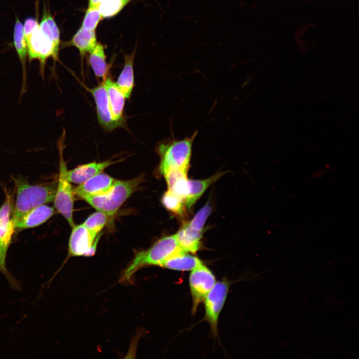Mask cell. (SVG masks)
Returning a JSON list of instances; mask_svg holds the SVG:
<instances>
[{"label":"cell","mask_w":359,"mask_h":359,"mask_svg":"<svg viewBox=\"0 0 359 359\" xmlns=\"http://www.w3.org/2000/svg\"><path fill=\"white\" fill-rule=\"evenodd\" d=\"M102 0H88V6H97Z\"/></svg>","instance_id":"83f0119b"},{"label":"cell","mask_w":359,"mask_h":359,"mask_svg":"<svg viewBox=\"0 0 359 359\" xmlns=\"http://www.w3.org/2000/svg\"><path fill=\"white\" fill-rule=\"evenodd\" d=\"M103 82L107 91L109 103L114 120L125 125L123 112L126 98L116 82L111 78L107 77L103 80Z\"/></svg>","instance_id":"9a60e30c"},{"label":"cell","mask_w":359,"mask_h":359,"mask_svg":"<svg viewBox=\"0 0 359 359\" xmlns=\"http://www.w3.org/2000/svg\"><path fill=\"white\" fill-rule=\"evenodd\" d=\"M211 211V206L206 204L197 212L191 220L187 221L189 226L194 230L203 231L205 221Z\"/></svg>","instance_id":"484cf974"},{"label":"cell","mask_w":359,"mask_h":359,"mask_svg":"<svg viewBox=\"0 0 359 359\" xmlns=\"http://www.w3.org/2000/svg\"><path fill=\"white\" fill-rule=\"evenodd\" d=\"M97 42L95 30H88L80 27L70 40L61 45L62 48L75 47L82 57L92 51Z\"/></svg>","instance_id":"e0dca14e"},{"label":"cell","mask_w":359,"mask_h":359,"mask_svg":"<svg viewBox=\"0 0 359 359\" xmlns=\"http://www.w3.org/2000/svg\"><path fill=\"white\" fill-rule=\"evenodd\" d=\"M223 174V173H218L203 180H188L189 188L185 199L186 207L190 209L206 189Z\"/></svg>","instance_id":"ffe728a7"},{"label":"cell","mask_w":359,"mask_h":359,"mask_svg":"<svg viewBox=\"0 0 359 359\" xmlns=\"http://www.w3.org/2000/svg\"><path fill=\"white\" fill-rule=\"evenodd\" d=\"M202 263L197 257L182 253L171 257L164 261L160 267L181 271L193 270Z\"/></svg>","instance_id":"44dd1931"},{"label":"cell","mask_w":359,"mask_h":359,"mask_svg":"<svg viewBox=\"0 0 359 359\" xmlns=\"http://www.w3.org/2000/svg\"><path fill=\"white\" fill-rule=\"evenodd\" d=\"M191 271L189 283L192 299V313L194 314L215 284L216 280L212 272L202 262Z\"/></svg>","instance_id":"8992f818"},{"label":"cell","mask_w":359,"mask_h":359,"mask_svg":"<svg viewBox=\"0 0 359 359\" xmlns=\"http://www.w3.org/2000/svg\"><path fill=\"white\" fill-rule=\"evenodd\" d=\"M13 37V45L22 68V82L20 94L21 97L27 90L26 70L27 48L23 35V25L17 17L14 25Z\"/></svg>","instance_id":"5bb4252c"},{"label":"cell","mask_w":359,"mask_h":359,"mask_svg":"<svg viewBox=\"0 0 359 359\" xmlns=\"http://www.w3.org/2000/svg\"><path fill=\"white\" fill-rule=\"evenodd\" d=\"M229 287L226 281L217 282L204 300L205 318L214 336L217 334L218 317L226 300Z\"/></svg>","instance_id":"52a82bcc"},{"label":"cell","mask_w":359,"mask_h":359,"mask_svg":"<svg viewBox=\"0 0 359 359\" xmlns=\"http://www.w3.org/2000/svg\"><path fill=\"white\" fill-rule=\"evenodd\" d=\"M143 180L142 176L129 180H116L112 187L105 193L83 199L97 211L103 212L109 218H112L124 202L136 190Z\"/></svg>","instance_id":"277c9868"},{"label":"cell","mask_w":359,"mask_h":359,"mask_svg":"<svg viewBox=\"0 0 359 359\" xmlns=\"http://www.w3.org/2000/svg\"><path fill=\"white\" fill-rule=\"evenodd\" d=\"M39 24L37 18L30 17H27L25 20L23 25V31L25 39L39 26Z\"/></svg>","instance_id":"4316f807"},{"label":"cell","mask_w":359,"mask_h":359,"mask_svg":"<svg viewBox=\"0 0 359 359\" xmlns=\"http://www.w3.org/2000/svg\"><path fill=\"white\" fill-rule=\"evenodd\" d=\"M117 163L111 159L101 162H92L80 165L67 171V178L71 182L80 184L95 176L101 173L111 165Z\"/></svg>","instance_id":"4fadbf2b"},{"label":"cell","mask_w":359,"mask_h":359,"mask_svg":"<svg viewBox=\"0 0 359 359\" xmlns=\"http://www.w3.org/2000/svg\"><path fill=\"white\" fill-rule=\"evenodd\" d=\"M162 201L169 210L183 216L185 212V200L168 190L163 195Z\"/></svg>","instance_id":"cb8c5ba5"},{"label":"cell","mask_w":359,"mask_h":359,"mask_svg":"<svg viewBox=\"0 0 359 359\" xmlns=\"http://www.w3.org/2000/svg\"><path fill=\"white\" fill-rule=\"evenodd\" d=\"M185 253L178 245L176 234L160 239L146 250L137 252L133 260L123 271L121 282H131L135 273L142 268L149 266H161L169 258Z\"/></svg>","instance_id":"6da1fadb"},{"label":"cell","mask_w":359,"mask_h":359,"mask_svg":"<svg viewBox=\"0 0 359 359\" xmlns=\"http://www.w3.org/2000/svg\"><path fill=\"white\" fill-rule=\"evenodd\" d=\"M65 134V131L63 129L57 141L59 154V174L53 203L56 211L64 217L72 227L75 225L73 216L74 194L71 182L67 178L68 170L63 157Z\"/></svg>","instance_id":"5b68a950"},{"label":"cell","mask_w":359,"mask_h":359,"mask_svg":"<svg viewBox=\"0 0 359 359\" xmlns=\"http://www.w3.org/2000/svg\"><path fill=\"white\" fill-rule=\"evenodd\" d=\"M10 198L6 195L4 203L0 207V271L5 275H8L5 266L6 254L15 231L10 218Z\"/></svg>","instance_id":"30bf717a"},{"label":"cell","mask_w":359,"mask_h":359,"mask_svg":"<svg viewBox=\"0 0 359 359\" xmlns=\"http://www.w3.org/2000/svg\"><path fill=\"white\" fill-rule=\"evenodd\" d=\"M16 186V200L12 223L29 210L42 204L53 202L56 183L31 184L21 179H13Z\"/></svg>","instance_id":"3957f363"},{"label":"cell","mask_w":359,"mask_h":359,"mask_svg":"<svg viewBox=\"0 0 359 359\" xmlns=\"http://www.w3.org/2000/svg\"><path fill=\"white\" fill-rule=\"evenodd\" d=\"M136 48L130 54H124V66L116 82L117 85L129 99L134 86V60Z\"/></svg>","instance_id":"ac0fdd59"},{"label":"cell","mask_w":359,"mask_h":359,"mask_svg":"<svg viewBox=\"0 0 359 359\" xmlns=\"http://www.w3.org/2000/svg\"><path fill=\"white\" fill-rule=\"evenodd\" d=\"M132 0H103L97 5L102 18L118 14Z\"/></svg>","instance_id":"7402d4cb"},{"label":"cell","mask_w":359,"mask_h":359,"mask_svg":"<svg viewBox=\"0 0 359 359\" xmlns=\"http://www.w3.org/2000/svg\"><path fill=\"white\" fill-rule=\"evenodd\" d=\"M203 231L191 228L187 222L175 234L179 246L185 253H196L200 247Z\"/></svg>","instance_id":"2e32d148"},{"label":"cell","mask_w":359,"mask_h":359,"mask_svg":"<svg viewBox=\"0 0 359 359\" xmlns=\"http://www.w3.org/2000/svg\"><path fill=\"white\" fill-rule=\"evenodd\" d=\"M83 87L90 93L95 101L98 122L106 131H112L118 127H124V124L114 120L108 98L105 86L102 81L93 88Z\"/></svg>","instance_id":"9c48e42d"},{"label":"cell","mask_w":359,"mask_h":359,"mask_svg":"<svg viewBox=\"0 0 359 359\" xmlns=\"http://www.w3.org/2000/svg\"><path fill=\"white\" fill-rule=\"evenodd\" d=\"M116 179L103 173L90 178L73 188L74 195L81 197L99 195L107 192L113 186Z\"/></svg>","instance_id":"8fae6325"},{"label":"cell","mask_w":359,"mask_h":359,"mask_svg":"<svg viewBox=\"0 0 359 359\" xmlns=\"http://www.w3.org/2000/svg\"><path fill=\"white\" fill-rule=\"evenodd\" d=\"M109 216L103 212L97 211L91 214L83 223V224L94 237L103 229L108 221Z\"/></svg>","instance_id":"603a6c76"},{"label":"cell","mask_w":359,"mask_h":359,"mask_svg":"<svg viewBox=\"0 0 359 359\" xmlns=\"http://www.w3.org/2000/svg\"><path fill=\"white\" fill-rule=\"evenodd\" d=\"M55 212V208L46 204L38 206L23 214L12 223L14 230L34 228L45 223Z\"/></svg>","instance_id":"7c38bea8"},{"label":"cell","mask_w":359,"mask_h":359,"mask_svg":"<svg viewBox=\"0 0 359 359\" xmlns=\"http://www.w3.org/2000/svg\"><path fill=\"white\" fill-rule=\"evenodd\" d=\"M197 134L196 131L183 139L174 136L164 139L158 144L156 150L160 159L159 171L163 175L172 170L187 172L191 157L193 143Z\"/></svg>","instance_id":"7a4b0ae2"},{"label":"cell","mask_w":359,"mask_h":359,"mask_svg":"<svg viewBox=\"0 0 359 359\" xmlns=\"http://www.w3.org/2000/svg\"><path fill=\"white\" fill-rule=\"evenodd\" d=\"M88 62L97 78L104 80L108 77L110 67L106 61L104 46L100 42L89 53Z\"/></svg>","instance_id":"d6986e66"},{"label":"cell","mask_w":359,"mask_h":359,"mask_svg":"<svg viewBox=\"0 0 359 359\" xmlns=\"http://www.w3.org/2000/svg\"><path fill=\"white\" fill-rule=\"evenodd\" d=\"M102 19L97 6H88L80 27L88 30H96Z\"/></svg>","instance_id":"d4e9b609"},{"label":"cell","mask_w":359,"mask_h":359,"mask_svg":"<svg viewBox=\"0 0 359 359\" xmlns=\"http://www.w3.org/2000/svg\"><path fill=\"white\" fill-rule=\"evenodd\" d=\"M99 236H93L82 224L74 225L68 242V256H91L95 253Z\"/></svg>","instance_id":"ba28073f"}]
</instances>
